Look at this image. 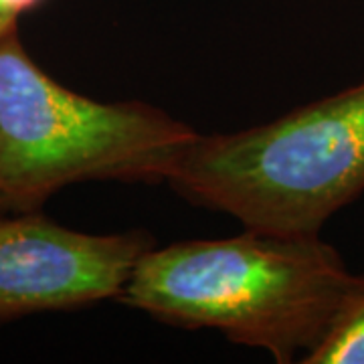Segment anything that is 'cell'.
<instances>
[{"label":"cell","mask_w":364,"mask_h":364,"mask_svg":"<svg viewBox=\"0 0 364 364\" xmlns=\"http://www.w3.org/2000/svg\"><path fill=\"white\" fill-rule=\"evenodd\" d=\"M363 296L364 273L350 272L320 235L245 229L150 247L116 299L166 326L219 330L289 364L320 346Z\"/></svg>","instance_id":"6da1fadb"},{"label":"cell","mask_w":364,"mask_h":364,"mask_svg":"<svg viewBox=\"0 0 364 364\" xmlns=\"http://www.w3.org/2000/svg\"><path fill=\"white\" fill-rule=\"evenodd\" d=\"M166 182L245 229L320 235L364 193V79L263 126L198 132Z\"/></svg>","instance_id":"3957f363"},{"label":"cell","mask_w":364,"mask_h":364,"mask_svg":"<svg viewBox=\"0 0 364 364\" xmlns=\"http://www.w3.org/2000/svg\"><path fill=\"white\" fill-rule=\"evenodd\" d=\"M45 0H0V37L18 26V18Z\"/></svg>","instance_id":"8992f818"},{"label":"cell","mask_w":364,"mask_h":364,"mask_svg":"<svg viewBox=\"0 0 364 364\" xmlns=\"http://www.w3.org/2000/svg\"><path fill=\"white\" fill-rule=\"evenodd\" d=\"M154 237L132 229L93 235L41 210L0 217V324L116 299Z\"/></svg>","instance_id":"277c9868"},{"label":"cell","mask_w":364,"mask_h":364,"mask_svg":"<svg viewBox=\"0 0 364 364\" xmlns=\"http://www.w3.org/2000/svg\"><path fill=\"white\" fill-rule=\"evenodd\" d=\"M301 364H364V296Z\"/></svg>","instance_id":"5b68a950"},{"label":"cell","mask_w":364,"mask_h":364,"mask_svg":"<svg viewBox=\"0 0 364 364\" xmlns=\"http://www.w3.org/2000/svg\"><path fill=\"white\" fill-rule=\"evenodd\" d=\"M196 136L146 102L67 90L35 63L18 26L0 37V217L43 210L77 182H166Z\"/></svg>","instance_id":"7a4b0ae2"}]
</instances>
